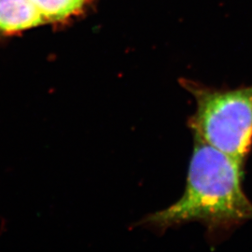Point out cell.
Returning <instances> with one entry per match:
<instances>
[{
	"mask_svg": "<svg viewBox=\"0 0 252 252\" xmlns=\"http://www.w3.org/2000/svg\"><path fill=\"white\" fill-rule=\"evenodd\" d=\"M43 24L31 0H0V36L18 34Z\"/></svg>",
	"mask_w": 252,
	"mask_h": 252,
	"instance_id": "3957f363",
	"label": "cell"
},
{
	"mask_svg": "<svg viewBox=\"0 0 252 252\" xmlns=\"http://www.w3.org/2000/svg\"><path fill=\"white\" fill-rule=\"evenodd\" d=\"M87 0H31L46 23H59L79 14Z\"/></svg>",
	"mask_w": 252,
	"mask_h": 252,
	"instance_id": "277c9868",
	"label": "cell"
},
{
	"mask_svg": "<svg viewBox=\"0 0 252 252\" xmlns=\"http://www.w3.org/2000/svg\"><path fill=\"white\" fill-rule=\"evenodd\" d=\"M180 82L196 102L188 123L194 139L244 164L252 147V85L216 89L189 80Z\"/></svg>",
	"mask_w": 252,
	"mask_h": 252,
	"instance_id": "7a4b0ae2",
	"label": "cell"
},
{
	"mask_svg": "<svg viewBox=\"0 0 252 252\" xmlns=\"http://www.w3.org/2000/svg\"><path fill=\"white\" fill-rule=\"evenodd\" d=\"M244 164L194 139L183 195L145 220L157 231L200 222L212 236L229 234L252 220V202L243 189Z\"/></svg>",
	"mask_w": 252,
	"mask_h": 252,
	"instance_id": "6da1fadb",
	"label": "cell"
}]
</instances>
